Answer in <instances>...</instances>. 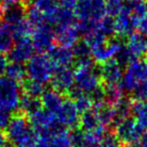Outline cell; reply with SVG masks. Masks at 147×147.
<instances>
[{"label": "cell", "instance_id": "1", "mask_svg": "<svg viewBox=\"0 0 147 147\" xmlns=\"http://www.w3.org/2000/svg\"><path fill=\"white\" fill-rule=\"evenodd\" d=\"M4 134L12 147H31L38 138L28 116L20 110L11 117Z\"/></svg>", "mask_w": 147, "mask_h": 147}, {"label": "cell", "instance_id": "2", "mask_svg": "<svg viewBox=\"0 0 147 147\" xmlns=\"http://www.w3.org/2000/svg\"><path fill=\"white\" fill-rule=\"evenodd\" d=\"M27 78L35 82L47 84L51 82L53 73L57 69L53 61L49 59L47 55L38 53L35 55L27 61L25 67Z\"/></svg>", "mask_w": 147, "mask_h": 147}, {"label": "cell", "instance_id": "3", "mask_svg": "<svg viewBox=\"0 0 147 147\" xmlns=\"http://www.w3.org/2000/svg\"><path fill=\"white\" fill-rule=\"evenodd\" d=\"M74 12L79 20L98 22L106 13V1L104 0H78Z\"/></svg>", "mask_w": 147, "mask_h": 147}, {"label": "cell", "instance_id": "4", "mask_svg": "<svg viewBox=\"0 0 147 147\" xmlns=\"http://www.w3.org/2000/svg\"><path fill=\"white\" fill-rule=\"evenodd\" d=\"M75 87L84 94H91L100 86L101 78L98 67H80L75 69Z\"/></svg>", "mask_w": 147, "mask_h": 147}, {"label": "cell", "instance_id": "5", "mask_svg": "<svg viewBox=\"0 0 147 147\" xmlns=\"http://www.w3.org/2000/svg\"><path fill=\"white\" fill-rule=\"evenodd\" d=\"M113 130L118 136L121 143L133 145L139 144V141L144 131L132 117L121 120L113 127Z\"/></svg>", "mask_w": 147, "mask_h": 147}, {"label": "cell", "instance_id": "6", "mask_svg": "<svg viewBox=\"0 0 147 147\" xmlns=\"http://www.w3.org/2000/svg\"><path fill=\"white\" fill-rule=\"evenodd\" d=\"M20 90L16 82L7 77L0 78V106L8 111H15L20 103Z\"/></svg>", "mask_w": 147, "mask_h": 147}, {"label": "cell", "instance_id": "7", "mask_svg": "<svg viewBox=\"0 0 147 147\" xmlns=\"http://www.w3.org/2000/svg\"><path fill=\"white\" fill-rule=\"evenodd\" d=\"M145 79H147L146 63L136 59L126 67V71L121 81V86L124 91L132 93L135 87Z\"/></svg>", "mask_w": 147, "mask_h": 147}, {"label": "cell", "instance_id": "8", "mask_svg": "<svg viewBox=\"0 0 147 147\" xmlns=\"http://www.w3.org/2000/svg\"><path fill=\"white\" fill-rule=\"evenodd\" d=\"M31 42L37 53H47L55 42V30L51 28L49 23L33 28L31 33Z\"/></svg>", "mask_w": 147, "mask_h": 147}, {"label": "cell", "instance_id": "9", "mask_svg": "<svg viewBox=\"0 0 147 147\" xmlns=\"http://www.w3.org/2000/svg\"><path fill=\"white\" fill-rule=\"evenodd\" d=\"M122 47L123 45L120 37L111 36L103 45L92 49V57L94 61L100 65L114 59Z\"/></svg>", "mask_w": 147, "mask_h": 147}, {"label": "cell", "instance_id": "10", "mask_svg": "<svg viewBox=\"0 0 147 147\" xmlns=\"http://www.w3.org/2000/svg\"><path fill=\"white\" fill-rule=\"evenodd\" d=\"M55 117L61 127L75 128L80 121V112L71 99H65L61 106L55 112Z\"/></svg>", "mask_w": 147, "mask_h": 147}, {"label": "cell", "instance_id": "11", "mask_svg": "<svg viewBox=\"0 0 147 147\" xmlns=\"http://www.w3.org/2000/svg\"><path fill=\"white\" fill-rule=\"evenodd\" d=\"M27 10H28V6L23 2L1 4L0 16L2 18L3 22L13 26L26 19Z\"/></svg>", "mask_w": 147, "mask_h": 147}, {"label": "cell", "instance_id": "12", "mask_svg": "<svg viewBox=\"0 0 147 147\" xmlns=\"http://www.w3.org/2000/svg\"><path fill=\"white\" fill-rule=\"evenodd\" d=\"M98 67L102 84H120L123 78L122 65L115 59L100 63Z\"/></svg>", "mask_w": 147, "mask_h": 147}, {"label": "cell", "instance_id": "13", "mask_svg": "<svg viewBox=\"0 0 147 147\" xmlns=\"http://www.w3.org/2000/svg\"><path fill=\"white\" fill-rule=\"evenodd\" d=\"M51 82L53 89L61 93H67L75 86V71L67 67H57Z\"/></svg>", "mask_w": 147, "mask_h": 147}, {"label": "cell", "instance_id": "14", "mask_svg": "<svg viewBox=\"0 0 147 147\" xmlns=\"http://www.w3.org/2000/svg\"><path fill=\"white\" fill-rule=\"evenodd\" d=\"M55 43L65 47H73L79 41V29L75 23L69 25L55 26Z\"/></svg>", "mask_w": 147, "mask_h": 147}, {"label": "cell", "instance_id": "15", "mask_svg": "<svg viewBox=\"0 0 147 147\" xmlns=\"http://www.w3.org/2000/svg\"><path fill=\"white\" fill-rule=\"evenodd\" d=\"M135 27H137L136 23L131 15L130 10L124 6L123 10L115 18V34L120 38L128 37L131 33L134 32Z\"/></svg>", "mask_w": 147, "mask_h": 147}, {"label": "cell", "instance_id": "16", "mask_svg": "<svg viewBox=\"0 0 147 147\" xmlns=\"http://www.w3.org/2000/svg\"><path fill=\"white\" fill-rule=\"evenodd\" d=\"M34 47L29 38L16 41L12 49L9 51V59L13 63H27L33 57Z\"/></svg>", "mask_w": 147, "mask_h": 147}, {"label": "cell", "instance_id": "17", "mask_svg": "<svg viewBox=\"0 0 147 147\" xmlns=\"http://www.w3.org/2000/svg\"><path fill=\"white\" fill-rule=\"evenodd\" d=\"M75 12L73 9L61 6L59 4L53 10L45 13V18L49 24H55V26L73 24L75 20Z\"/></svg>", "mask_w": 147, "mask_h": 147}, {"label": "cell", "instance_id": "18", "mask_svg": "<svg viewBox=\"0 0 147 147\" xmlns=\"http://www.w3.org/2000/svg\"><path fill=\"white\" fill-rule=\"evenodd\" d=\"M47 57L57 67H69L75 59L73 49L61 45H53L47 51Z\"/></svg>", "mask_w": 147, "mask_h": 147}, {"label": "cell", "instance_id": "19", "mask_svg": "<svg viewBox=\"0 0 147 147\" xmlns=\"http://www.w3.org/2000/svg\"><path fill=\"white\" fill-rule=\"evenodd\" d=\"M127 49L134 55L135 59L147 55V36L141 32H133L127 37Z\"/></svg>", "mask_w": 147, "mask_h": 147}, {"label": "cell", "instance_id": "20", "mask_svg": "<svg viewBox=\"0 0 147 147\" xmlns=\"http://www.w3.org/2000/svg\"><path fill=\"white\" fill-rule=\"evenodd\" d=\"M93 111L96 114L99 122L104 127H113L115 123V107L106 102L96 103L93 106Z\"/></svg>", "mask_w": 147, "mask_h": 147}, {"label": "cell", "instance_id": "21", "mask_svg": "<svg viewBox=\"0 0 147 147\" xmlns=\"http://www.w3.org/2000/svg\"><path fill=\"white\" fill-rule=\"evenodd\" d=\"M40 101L43 109L55 114V112L59 110V108L65 101V96H63V93L55 89L45 90V93L41 95Z\"/></svg>", "mask_w": 147, "mask_h": 147}, {"label": "cell", "instance_id": "22", "mask_svg": "<svg viewBox=\"0 0 147 147\" xmlns=\"http://www.w3.org/2000/svg\"><path fill=\"white\" fill-rule=\"evenodd\" d=\"M104 88L105 102L116 107L124 99V90L121 84H102Z\"/></svg>", "mask_w": 147, "mask_h": 147}, {"label": "cell", "instance_id": "23", "mask_svg": "<svg viewBox=\"0 0 147 147\" xmlns=\"http://www.w3.org/2000/svg\"><path fill=\"white\" fill-rule=\"evenodd\" d=\"M47 141L49 147H74L69 130H67L63 127L55 131Z\"/></svg>", "mask_w": 147, "mask_h": 147}, {"label": "cell", "instance_id": "24", "mask_svg": "<svg viewBox=\"0 0 147 147\" xmlns=\"http://www.w3.org/2000/svg\"><path fill=\"white\" fill-rule=\"evenodd\" d=\"M14 42L12 28L9 24L3 22V24L0 26V53H9L14 45Z\"/></svg>", "mask_w": 147, "mask_h": 147}, {"label": "cell", "instance_id": "25", "mask_svg": "<svg viewBox=\"0 0 147 147\" xmlns=\"http://www.w3.org/2000/svg\"><path fill=\"white\" fill-rule=\"evenodd\" d=\"M19 108H20V111L25 113L27 116H29V115L33 114L36 111L40 110L42 108V104H41L40 98L29 96V95L23 93L20 98Z\"/></svg>", "mask_w": 147, "mask_h": 147}, {"label": "cell", "instance_id": "26", "mask_svg": "<svg viewBox=\"0 0 147 147\" xmlns=\"http://www.w3.org/2000/svg\"><path fill=\"white\" fill-rule=\"evenodd\" d=\"M5 74H6L7 78H9L10 80L16 82L17 84H19V83L22 84V83L26 80L25 78L27 77L26 69L24 67V65H23L22 63H13V61H11L10 63L7 65Z\"/></svg>", "mask_w": 147, "mask_h": 147}, {"label": "cell", "instance_id": "27", "mask_svg": "<svg viewBox=\"0 0 147 147\" xmlns=\"http://www.w3.org/2000/svg\"><path fill=\"white\" fill-rule=\"evenodd\" d=\"M133 115L139 126L143 130H147V100H133Z\"/></svg>", "mask_w": 147, "mask_h": 147}, {"label": "cell", "instance_id": "28", "mask_svg": "<svg viewBox=\"0 0 147 147\" xmlns=\"http://www.w3.org/2000/svg\"><path fill=\"white\" fill-rule=\"evenodd\" d=\"M79 125L84 132H89V131H92L94 129L98 128L99 126H102L99 122L95 112L93 111V109L88 111V112L83 113L82 116L80 117Z\"/></svg>", "mask_w": 147, "mask_h": 147}, {"label": "cell", "instance_id": "29", "mask_svg": "<svg viewBox=\"0 0 147 147\" xmlns=\"http://www.w3.org/2000/svg\"><path fill=\"white\" fill-rule=\"evenodd\" d=\"M11 28H12V34L15 42L19 40H23V39H27L33 30V27L27 21V19L13 25V26H11Z\"/></svg>", "mask_w": 147, "mask_h": 147}, {"label": "cell", "instance_id": "30", "mask_svg": "<svg viewBox=\"0 0 147 147\" xmlns=\"http://www.w3.org/2000/svg\"><path fill=\"white\" fill-rule=\"evenodd\" d=\"M21 90H22V93H24V94H27L32 97H36V98H40L41 95L45 93V84H41V83L35 82V81L28 79V80H25L21 84Z\"/></svg>", "mask_w": 147, "mask_h": 147}, {"label": "cell", "instance_id": "31", "mask_svg": "<svg viewBox=\"0 0 147 147\" xmlns=\"http://www.w3.org/2000/svg\"><path fill=\"white\" fill-rule=\"evenodd\" d=\"M26 19L33 28H36V27L41 26V25L47 23V18H45V14L41 10H39L37 7H35L34 5L31 7H28Z\"/></svg>", "mask_w": 147, "mask_h": 147}, {"label": "cell", "instance_id": "32", "mask_svg": "<svg viewBox=\"0 0 147 147\" xmlns=\"http://www.w3.org/2000/svg\"><path fill=\"white\" fill-rule=\"evenodd\" d=\"M109 37H107L104 33H102L98 28H94L93 30H91L90 32H88L87 34L84 35V40L89 45V47L91 49H95V47H99V45H103L105 41L108 39Z\"/></svg>", "mask_w": 147, "mask_h": 147}, {"label": "cell", "instance_id": "33", "mask_svg": "<svg viewBox=\"0 0 147 147\" xmlns=\"http://www.w3.org/2000/svg\"><path fill=\"white\" fill-rule=\"evenodd\" d=\"M71 100L75 102L80 114L92 110L93 106H94V102H93L91 96H89L88 94H84V93H81L80 95H78Z\"/></svg>", "mask_w": 147, "mask_h": 147}, {"label": "cell", "instance_id": "34", "mask_svg": "<svg viewBox=\"0 0 147 147\" xmlns=\"http://www.w3.org/2000/svg\"><path fill=\"white\" fill-rule=\"evenodd\" d=\"M97 28L104 33L107 37L114 36L115 34V20L112 16L106 15L100 21L97 22Z\"/></svg>", "mask_w": 147, "mask_h": 147}, {"label": "cell", "instance_id": "35", "mask_svg": "<svg viewBox=\"0 0 147 147\" xmlns=\"http://www.w3.org/2000/svg\"><path fill=\"white\" fill-rule=\"evenodd\" d=\"M73 53L76 59H86V57H93L92 49L89 47V45L85 40H79L76 45H74Z\"/></svg>", "mask_w": 147, "mask_h": 147}, {"label": "cell", "instance_id": "36", "mask_svg": "<svg viewBox=\"0 0 147 147\" xmlns=\"http://www.w3.org/2000/svg\"><path fill=\"white\" fill-rule=\"evenodd\" d=\"M121 141L119 140L118 136L116 135V133L114 132L113 129L107 130L105 132L103 139L100 142L101 147H121L120 145Z\"/></svg>", "mask_w": 147, "mask_h": 147}, {"label": "cell", "instance_id": "37", "mask_svg": "<svg viewBox=\"0 0 147 147\" xmlns=\"http://www.w3.org/2000/svg\"><path fill=\"white\" fill-rule=\"evenodd\" d=\"M124 8L123 0H108L106 1V13L107 15L116 17Z\"/></svg>", "mask_w": 147, "mask_h": 147}, {"label": "cell", "instance_id": "38", "mask_svg": "<svg viewBox=\"0 0 147 147\" xmlns=\"http://www.w3.org/2000/svg\"><path fill=\"white\" fill-rule=\"evenodd\" d=\"M115 59H116L122 67H127L129 63H131L136 59H135L134 55L130 53V51L127 49L126 45H123L122 49H121L120 51H119V53L116 55Z\"/></svg>", "mask_w": 147, "mask_h": 147}, {"label": "cell", "instance_id": "39", "mask_svg": "<svg viewBox=\"0 0 147 147\" xmlns=\"http://www.w3.org/2000/svg\"><path fill=\"white\" fill-rule=\"evenodd\" d=\"M133 100L136 101H146L147 100V79L141 81L131 93Z\"/></svg>", "mask_w": 147, "mask_h": 147}, {"label": "cell", "instance_id": "40", "mask_svg": "<svg viewBox=\"0 0 147 147\" xmlns=\"http://www.w3.org/2000/svg\"><path fill=\"white\" fill-rule=\"evenodd\" d=\"M59 4V0H33V5L45 14L53 10Z\"/></svg>", "mask_w": 147, "mask_h": 147}, {"label": "cell", "instance_id": "41", "mask_svg": "<svg viewBox=\"0 0 147 147\" xmlns=\"http://www.w3.org/2000/svg\"><path fill=\"white\" fill-rule=\"evenodd\" d=\"M10 111L0 106V130H3L7 127L9 121L11 119Z\"/></svg>", "mask_w": 147, "mask_h": 147}, {"label": "cell", "instance_id": "42", "mask_svg": "<svg viewBox=\"0 0 147 147\" xmlns=\"http://www.w3.org/2000/svg\"><path fill=\"white\" fill-rule=\"evenodd\" d=\"M137 28H138L139 32H141L142 34L147 36V16L139 22V24L137 25Z\"/></svg>", "mask_w": 147, "mask_h": 147}, {"label": "cell", "instance_id": "43", "mask_svg": "<svg viewBox=\"0 0 147 147\" xmlns=\"http://www.w3.org/2000/svg\"><path fill=\"white\" fill-rule=\"evenodd\" d=\"M77 2H78V0H59V3L61 6L67 7V8H71V9L75 8Z\"/></svg>", "mask_w": 147, "mask_h": 147}, {"label": "cell", "instance_id": "44", "mask_svg": "<svg viewBox=\"0 0 147 147\" xmlns=\"http://www.w3.org/2000/svg\"><path fill=\"white\" fill-rule=\"evenodd\" d=\"M7 65H8V63H7L6 59H5L4 55L0 53V76H2L3 74H5Z\"/></svg>", "mask_w": 147, "mask_h": 147}, {"label": "cell", "instance_id": "45", "mask_svg": "<svg viewBox=\"0 0 147 147\" xmlns=\"http://www.w3.org/2000/svg\"><path fill=\"white\" fill-rule=\"evenodd\" d=\"M31 147H49V141L42 138H37V140L34 142V144Z\"/></svg>", "mask_w": 147, "mask_h": 147}, {"label": "cell", "instance_id": "46", "mask_svg": "<svg viewBox=\"0 0 147 147\" xmlns=\"http://www.w3.org/2000/svg\"><path fill=\"white\" fill-rule=\"evenodd\" d=\"M139 147H147V131L143 132L140 141H139Z\"/></svg>", "mask_w": 147, "mask_h": 147}, {"label": "cell", "instance_id": "47", "mask_svg": "<svg viewBox=\"0 0 147 147\" xmlns=\"http://www.w3.org/2000/svg\"><path fill=\"white\" fill-rule=\"evenodd\" d=\"M80 147H101L100 144H96V143L88 142V141H84L82 145Z\"/></svg>", "mask_w": 147, "mask_h": 147}, {"label": "cell", "instance_id": "48", "mask_svg": "<svg viewBox=\"0 0 147 147\" xmlns=\"http://www.w3.org/2000/svg\"><path fill=\"white\" fill-rule=\"evenodd\" d=\"M2 4H12V3L19 2V0H0Z\"/></svg>", "mask_w": 147, "mask_h": 147}, {"label": "cell", "instance_id": "49", "mask_svg": "<svg viewBox=\"0 0 147 147\" xmlns=\"http://www.w3.org/2000/svg\"><path fill=\"white\" fill-rule=\"evenodd\" d=\"M121 147H136V145H133V144H123Z\"/></svg>", "mask_w": 147, "mask_h": 147}, {"label": "cell", "instance_id": "50", "mask_svg": "<svg viewBox=\"0 0 147 147\" xmlns=\"http://www.w3.org/2000/svg\"><path fill=\"white\" fill-rule=\"evenodd\" d=\"M31 1H33V0H21V2L25 3V4H28V3H30Z\"/></svg>", "mask_w": 147, "mask_h": 147}, {"label": "cell", "instance_id": "51", "mask_svg": "<svg viewBox=\"0 0 147 147\" xmlns=\"http://www.w3.org/2000/svg\"><path fill=\"white\" fill-rule=\"evenodd\" d=\"M144 59H145V63H146V65H147V55L144 57Z\"/></svg>", "mask_w": 147, "mask_h": 147}, {"label": "cell", "instance_id": "52", "mask_svg": "<svg viewBox=\"0 0 147 147\" xmlns=\"http://www.w3.org/2000/svg\"><path fill=\"white\" fill-rule=\"evenodd\" d=\"M146 8H147V1H146Z\"/></svg>", "mask_w": 147, "mask_h": 147}, {"label": "cell", "instance_id": "53", "mask_svg": "<svg viewBox=\"0 0 147 147\" xmlns=\"http://www.w3.org/2000/svg\"><path fill=\"white\" fill-rule=\"evenodd\" d=\"M104 1H108V0H104Z\"/></svg>", "mask_w": 147, "mask_h": 147}]
</instances>
